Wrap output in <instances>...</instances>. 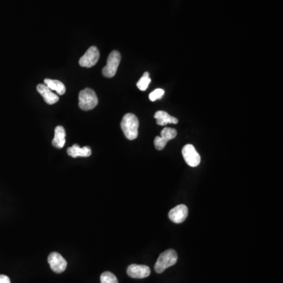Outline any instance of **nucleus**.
Here are the masks:
<instances>
[{
	"instance_id": "obj_1",
	"label": "nucleus",
	"mask_w": 283,
	"mask_h": 283,
	"mask_svg": "<svg viewBox=\"0 0 283 283\" xmlns=\"http://www.w3.org/2000/svg\"><path fill=\"white\" fill-rule=\"evenodd\" d=\"M139 119L133 113H127L121 121V127L125 137L129 140H134L139 135Z\"/></svg>"
},
{
	"instance_id": "obj_2",
	"label": "nucleus",
	"mask_w": 283,
	"mask_h": 283,
	"mask_svg": "<svg viewBox=\"0 0 283 283\" xmlns=\"http://www.w3.org/2000/svg\"><path fill=\"white\" fill-rule=\"evenodd\" d=\"M178 260V255L174 250H168L159 256L155 263L154 269L156 273H163L167 268L175 265Z\"/></svg>"
},
{
	"instance_id": "obj_3",
	"label": "nucleus",
	"mask_w": 283,
	"mask_h": 283,
	"mask_svg": "<svg viewBox=\"0 0 283 283\" xmlns=\"http://www.w3.org/2000/svg\"><path fill=\"white\" fill-rule=\"evenodd\" d=\"M99 103L97 95L91 88H85L79 94V106L83 110L88 111L97 106Z\"/></svg>"
},
{
	"instance_id": "obj_4",
	"label": "nucleus",
	"mask_w": 283,
	"mask_h": 283,
	"mask_svg": "<svg viewBox=\"0 0 283 283\" xmlns=\"http://www.w3.org/2000/svg\"><path fill=\"white\" fill-rule=\"evenodd\" d=\"M121 55L120 52L113 51L109 53L107 59L106 66L103 68V74L105 77H113L117 74V69L121 62Z\"/></svg>"
},
{
	"instance_id": "obj_5",
	"label": "nucleus",
	"mask_w": 283,
	"mask_h": 283,
	"mask_svg": "<svg viewBox=\"0 0 283 283\" xmlns=\"http://www.w3.org/2000/svg\"><path fill=\"white\" fill-rule=\"evenodd\" d=\"M182 154L185 161L189 166L197 167L200 164V154H198L193 145L187 144L184 146L182 148Z\"/></svg>"
},
{
	"instance_id": "obj_6",
	"label": "nucleus",
	"mask_w": 283,
	"mask_h": 283,
	"mask_svg": "<svg viewBox=\"0 0 283 283\" xmlns=\"http://www.w3.org/2000/svg\"><path fill=\"white\" fill-rule=\"evenodd\" d=\"M100 57V53L96 47H91L87 50L80 59H79V66L82 67L91 68L97 64Z\"/></svg>"
},
{
	"instance_id": "obj_7",
	"label": "nucleus",
	"mask_w": 283,
	"mask_h": 283,
	"mask_svg": "<svg viewBox=\"0 0 283 283\" xmlns=\"http://www.w3.org/2000/svg\"><path fill=\"white\" fill-rule=\"evenodd\" d=\"M48 263L52 271H54L55 273H62L63 271H66L67 267V262L65 258L56 252H53L50 254L48 257Z\"/></svg>"
},
{
	"instance_id": "obj_8",
	"label": "nucleus",
	"mask_w": 283,
	"mask_h": 283,
	"mask_svg": "<svg viewBox=\"0 0 283 283\" xmlns=\"http://www.w3.org/2000/svg\"><path fill=\"white\" fill-rule=\"evenodd\" d=\"M188 216V208L185 205H179L173 209L170 210L168 213V217L173 223L181 224L186 220Z\"/></svg>"
},
{
	"instance_id": "obj_9",
	"label": "nucleus",
	"mask_w": 283,
	"mask_h": 283,
	"mask_svg": "<svg viewBox=\"0 0 283 283\" xmlns=\"http://www.w3.org/2000/svg\"><path fill=\"white\" fill-rule=\"evenodd\" d=\"M127 273L133 279H145L151 275V268L147 265L131 264L128 267Z\"/></svg>"
},
{
	"instance_id": "obj_10",
	"label": "nucleus",
	"mask_w": 283,
	"mask_h": 283,
	"mask_svg": "<svg viewBox=\"0 0 283 283\" xmlns=\"http://www.w3.org/2000/svg\"><path fill=\"white\" fill-rule=\"evenodd\" d=\"M37 91L43 96L45 103L49 105H53L54 103L59 101L58 95L53 93V91L50 89L49 87L45 84H39L37 86Z\"/></svg>"
},
{
	"instance_id": "obj_11",
	"label": "nucleus",
	"mask_w": 283,
	"mask_h": 283,
	"mask_svg": "<svg viewBox=\"0 0 283 283\" xmlns=\"http://www.w3.org/2000/svg\"><path fill=\"white\" fill-rule=\"evenodd\" d=\"M154 118L156 119V124L160 126H164L168 124L178 123L179 121L176 117L169 115L165 111H157L154 114Z\"/></svg>"
},
{
	"instance_id": "obj_12",
	"label": "nucleus",
	"mask_w": 283,
	"mask_h": 283,
	"mask_svg": "<svg viewBox=\"0 0 283 283\" xmlns=\"http://www.w3.org/2000/svg\"><path fill=\"white\" fill-rule=\"evenodd\" d=\"M68 155L76 158L78 156L87 157L91 155V150L89 147H84L83 148L79 147V145L74 144V146L67 149Z\"/></svg>"
},
{
	"instance_id": "obj_13",
	"label": "nucleus",
	"mask_w": 283,
	"mask_h": 283,
	"mask_svg": "<svg viewBox=\"0 0 283 283\" xmlns=\"http://www.w3.org/2000/svg\"><path fill=\"white\" fill-rule=\"evenodd\" d=\"M66 143V131L62 126L56 127L52 145L56 148L62 149Z\"/></svg>"
},
{
	"instance_id": "obj_14",
	"label": "nucleus",
	"mask_w": 283,
	"mask_h": 283,
	"mask_svg": "<svg viewBox=\"0 0 283 283\" xmlns=\"http://www.w3.org/2000/svg\"><path fill=\"white\" fill-rule=\"evenodd\" d=\"M45 85L48 86L51 91H55L58 95H62L66 93V87L63 83L56 80V79H44Z\"/></svg>"
},
{
	"instance_id": "obj_15",
	"label": "nucleus",
	"mask_w": 283,
	"mask_h": 283,
	"mask_svg": "<svg viewBox=\"0 0 283 283\" xmlns=\"http://www.w3.org/2000/svg\"><path fill=\"white\" fill-rule=\"evenodd\" d=\"M177 135V130L172 128H164L160 132V138L164 139L167 143L168 141L175 139Z\"/></svg>"
},
{
	"instance_id": "obj_16",
	"label": "nucleus",
	"mask_w": 283,
	"mask_h": 283,
	"mask_svg": "<svg viewBox=\"0 0 283 283\" xmlns=\"http://www.w3.org/2000/svg\"><path fill=\"white\" fill-rule=\"evenodd\" d=\"M151 82V79L150 78V74H149L148 72H146L143 74V77L140 78L139 82L137 83V87L140 91H146Z\"/></svg>"
},
{
	"instance_id": "obj_17",
	"label": "nucleus",
	"mask_w": 283,
	"mask_h": 283,
	"mask_svg": "<svg viewBox=\"0 0 283 283\" xmlns=\"http://www.w3.org/2000/svg\"><path fill=\"white\" fill-rule=\"evenodd\" d=\"M100 280H101V283H118L116 275L109 271L103 272L100 277Z\"/></svg>"
},
{
	"instance_id": "obj_18",
	"label": "nucleus",
	"mask_w": 283,
	"mask_h": 283,
	"mask_svg": "<svg viewBox=\"0 0 283 283\" xmlns=\"http://www.w3.org/2000/svg\"><path fill=\"white\" fill-rule=\"evenodd\" d=\"M164 90L161 89V88H157V89L154 90V91H152L150 95H149V98H150V100L151 102H154L157 99H161V98L164 96Z\"/></svg>"
},
{
	"instance_id": "obj_19",
	"label": "nucleus",
	"mask_w": 283,
	"mask_h": 283,
	"mask_svg": "<svg viewBox=\"0 0 283 283\" xmlns=\"http://www.w3.org/2000/svg\"><path fill=\"white\" fill-rule=\"evenodd\" d=\"M167 143L164 139H161L160 136H156L154 139L155 148L157 151H162L163 149L166 146Z\"/></svg>"
},
{
	"instance_id": "obj_20",
	"label": "nucleus",
	"mask_w": 283,
	"mask_h": 283,
	"mask_svg": "<svg viewBox=\"0 0 283 283\" xmlns=\"http://www.w3.org/2000/svg\"><path fill=\"white\" fill-rule=\"evenodd\" d=\"M0 283H10V278L6 275H0Z\"/></svg>"
}]
</instances>
